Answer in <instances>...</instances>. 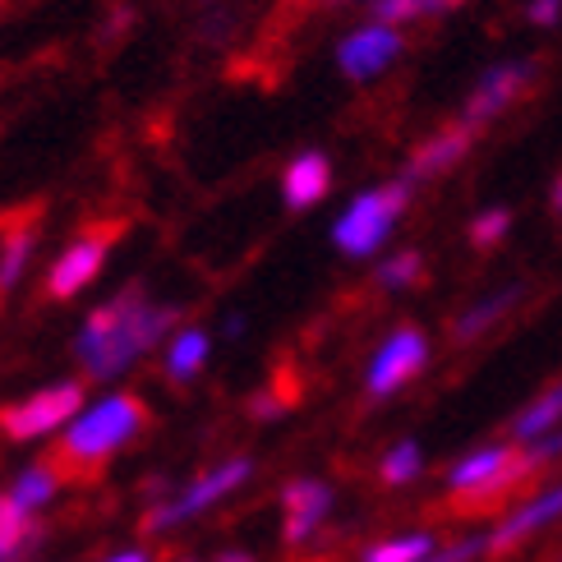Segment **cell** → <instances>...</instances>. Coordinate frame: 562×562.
<instances>
[{"instance_id": "cell-1", "label": "cell", "mask_w": 562, "mask_h": 562, "mask_svg": "<svg viewBox=\"0 0 562 562\" xmlns=\"http://www.w3.org/2000/svg\"><path fill=\"white\" fill-rule=\"evenodd\" d=\"M176 327H184L180 304H157L144 286H125L88 310L75 333V356L92 383H121L138 360L176 337Z\"/></svg>"}, {"instance_id": "cell-2", "label": "cell", "mask_w": 562, "mask_h": 562, "mask_svg": "<svg viewBox=\"0 0 562 562\" xmlns=\"http://www.w3.org/2000/svg\"><path fill=\"white\" fill-rule=\"evenodd\" d=\"M148 429V406L134 392H106L88 402L60 429V461L69 465H102L106 457L125 452L130 442Z\"/></svg>"}, {"instance_id": "cell-3", "label": "cell", "mask_w": 562, "mask_h": 562, "mask_svg": "<svg viewBox=\"0 0 562 562\" xmlns=\"http://www.w3.org/2000/svg\"><path fill=\"white\" fill-rule=\"evenodd\" d=\"M411 190L415 184L406 176L387 180V184H373V190H360L341 207V217L333 222V245L346 254V259H373V254L387 245L396 222L406 217Z\"/></svg>"}, {"instance_id": "cell-4", "label": "cell", "mask_w": 562, "mask_h": 562, "mask_svg": "<svg viewBox=\"0 0 562 562\" xmlns=\"http://www.w3.org/2000/svg\"><path fill=\"white\" fill-rule=\"evenodd\" d=\"M530 475L526 457L512 448V442H480V448L461 452L442 484H448V494L471 503V507H484V503H498L512 484H521Z\"/></svg>"}, {"instance_id": "cell-5", "label": "cell", "mask_w": 562, "mask_h": 562, "mask_svg": "<svg viewBox=\"0 0 562 562\" xmlns=\"http://www.w3.org/2000/svg\"><path fill=\"white\" fill-rule=\"evenodd\" d=\"M254 480V461L249 457H226L222 465H213V471H203L199 480L190 484H180L176 494L167 498H157L148 507V517H144V530H176L184 521H194L203 517V512H213L217 503H226L231 494H240V488Z\"/></svg>"}, {"instance_id": "cell-6", "label": "cell", "mask_w": 562, "mask_h": 562, "mask_svg": "<svg viewBox=\"0 0 562 562\" xmlns=\"http://www.w3.org/2000/svg\"><path fill=\"white\" fill-rule=\"evenodd\" d=\"M83 383H52L23 402L0 411V429L14 442H33V438H46V434H60L69 419L83 411Z\"/></svg>"}, {"instance_id": "cell-7", "label": "cell", "mask_w": 562, "mask_h": 562, "mask_svg": "<svg viewBox=\"0 0 562 562\" xmlns=\"http://www.w3.org/2000/svg\"><path fill=\"white\" fill-rule=\"evenodd\" d=\"M425 364H429V337L411 323L396 327V333H387L379 341L373 360L364 364V392L373 402H387V396H396L411 379H419Z\"/></svg>"}, {"instance_id": "cell-8", "label": "cell", "mask_w": 562, "mask_h": 562, "mask_svg": "<svg viewBox=\"0 0 562 562\" xmlns=\"http://www.w3.org/2000/svg\"><path fill=\"white\" fill-rule=\"evenodd\" d=\"M402 56V33L392 29V23H364V29H356L341 46H337V65H341V75L346 79H379L383 69Z\"/></svg>"}, {"instance_id": "cell-9", "label": "cell", "mask_w": 562, "mask_h": 562, "mask_svg": "<svg viewBox=\"0 0 562 562\" xmlns=\"http://www.w3.org/2000/svg\"><path fill=\"white\" fill-rule=\"evenodd\" d=\"M337 507V494L327 480H291L286 488H281V512H286V526H281V535H286V544H304L314 540V535L323 530V521L333 517Z\"/></svg>"}, {"instance_id": "cell-10", "label": "cell", "mask_w": 562, "mask_h": 562, "mask_svg": "<svg viewBox=\"0 0 562 562\" xmlns=\"http://www.w3.org/2000/svg\"><path fill=\"white\" fill-rule=\"evenodd\" d=\"M111 254V236H79L60 259L46 272V295L52 300H79V291H88L92 281L102 277Z\"/></svg>"}, {"instance_id": "cell-11", "label": "cell", "mask_w": 562, "mask_h": 562, "mask_svg": "<svg viewBox=\"0 0 562 562\" xmlns=\"http://www.w3.org/2000/svg\"><path fill=\"white\" fill-rule=\"evenodd\" d=\"M530 75L535 69L530 65H517V60H507V65H494L488 75L475 83V92L465 98V111H461V125L465 130H480V125H488L494 115H503L512 102L526 92V83H530Z\"/></svg>"}, {"instance_id": "cell-12", "label": "cell", "mask_w": 562, "mask_h": 562, "mask_svg": "<svg viewBox=\"0 0 562 562\" xmlns=\"http://www.w3.org/2000/svg\"><path fill=\"white\" fill-rule=\"evenodd\" d=\"M553 521H562V480H558V484H544L540 494H530L521 507H512L507 517L494 526V535H488V553L517 549L521 540H530V535L549 530Z\"/></svg>"}, {"instance_id": "cell-13", "label": "cell", "mask_w": 562, "mask_h": 562, "mask_svg": "<svg viewBox=\"0 0 562 562\" xmlns=\"http://www.w3.org/2000/svg\"><path fill=\"white\" fill-rule=\"evenodd\" d=\"M521 300H526V286H521V281H507V286L480 295L475 304H465V310L457 314V323H452V341H457V346L480 341L484 333H494V327H498L512 310H517Z\"/></svg>"}, {"instance_id": "cell-14", "label": "cell", "mask_w": 562, "mask_h": 562, "mask_svg": "<svg viewBox=\"0 0 562 562\" xmlns=\"http://www.w3.org/2000/svg\"><path fill=\"white\" fill-rule=\"evenodd\" d=\"M327 190H333V161H327L323 153H300L286 176H281V199H286V207H318L327 199Z\"/></svg>"}, {"instance_id": "cell-15", "label": "cell", "mask_w": 562, "mask_h": 562, "mask_svg": "<svg viewBox=\"0 0 562 562\" xmlns=\"http://www.w3.org/2000/svg\"><path fill=\"white\" fill-rule=\"evenodd\" d=\"M207 356H213V337L203 327H176V337L161 346V369H167V379L176 387H190L203 373Z\"/></svg>"}, {"instance_id": "cell-16", "label": "cell", "mask_w": 562, "mask_h": 562, "mask_svg": "<svg viewBox=\"0 0 562 562\" xmlns=\"http://www.w3.org/2000/svg\"><path fill=\"white\" fill-rule=\"evenodd\" d=\"M471 138H475V130H465V125H452V130L434 134L429 144H419V148H415L406 180L415 184V180H434V176H442V171H452L457 161L465 157V148H471Z\"/></svg>"}, {"instance_id": "cell-17", "label": "cell", "mask_w": 562, "mask_h": 562, "mask_svg": "<svg viewBox=\"0 0 562 562\" xmlns=\"http://www.w3.org/2000/svg\"><path fill=\"white\" fill-rule=\"evenodd\" d=\"M512 442L517 448H535L540 438H549L553 429H562V383L544 387L540 396H530V402L512 415Z\"/></svg>"}, {"instance_id": "cell-18", "label": "cell", "mask_w": 562, "mask_h": 562, "mask_svg": "<svg viewBox=\"0 0 562 562\" xmlns=\"http://www.w3.org/2000/svg\"><path fill=\"white\" fill-rule=\"evenodd\" d=\"M5 494L23 507V512H37L42 507H52L56 503V494H60V475H56V465H23V471L10 480V488Z\"/></svg>"}, {"instance_id": "cell-19", "label": "cell", "mask_w": 562, "mask_h": 562, "mask_svg": "<svg viewBox=\"0 0 562 562\" xmlns=\"http://www.w3.org/2000/svg\"><path fill=\"white\" fill-rule=\"evenodd\" d=\"M37 540V517L23 512L10 494H0V562H19Z\"/></svg>"}, {"instance_id": "cell-20", "label": "cell", "mask_w": 562, "mask_h": 562, "mask_svg": "<svg viewBox=\"0 0 562 562\" xmlns=\"http://www.w3.org/2000/svg\"><path fill=\"white\" fill-rule=\"evenodd\" d=\"M438 553V540L429 530H415V535H396V540H379L369 544L360 562H425Z\"/></svg>"}, {"instance_id": "cell-21", "label": "cell", "mask_w": 562, "mask_h": 562, "mask_svg": "<svg viewBox=\"0 0 562 562\" xmlns=\"http://www.w3.org/2000/svg\"><path fill=\"white\" fill-rule=\"evenodd\" d=\"M33 254H37V236L33 231H10L0 240V291H14L23 272L33 268Z\"/></svg>"}, {"instance_id": "cell-22", "label": "cell", "mask_w": 562, "mask_h": 562, "mask_svg": "<svg viewBox=\"0 0 562 562\" xmlns=\"http://www.w3.org/2000/svg\"><path fill=\"white\" fill-rule=\"evenodd\" d=\"M419 471H425V448H419L415 438L392 442L387 457L379 461V480H383V484H392V488H402V484L419 480Z\"/></svg>"}, {"instance_id": "cell-23", "label": "cell", "mask_w": 562, "mask_h": 562, "mask_svg": "<svg viewBox=\"0 0 562 562\" xmlns=\"http://www.w3.org/2000/svg\"><path fill=\"white\" fill-rule=\"evenodd\" d=\"M419 272H425V254L419 249H396L387 259L373 268V281H379V291H411Z\"/></svg>"}, {"instance_id": "cell-24", "label": "cell", "mask_w": 562, "mask_h": 562, "mask_svg": "<svg viewBox=\"0 0 562 562\" xmlns=\"http://www.w3.org/2000/svg\"><path fill=\"white\" fill-rule=\"evenodd\" d=\"M461 5V0H373V14H379V23H411V19H429V14H442Z\"/></svg>"}, {"instance_id": "cell-25", "label": "cell", "mask_w": 562, "mask_h": 562, "mask_svg": "<svg viewBox=\"0 0 562 562\" xmlns=\"http://www.w3.org/2000/svg\"><path fill=\"white\" fill-rule=\"evenodd\" d=\"M507 231H512V213H507V207H484V213L471 222V245L475 249H494V245H503Z\"/></svg>"}, {"instance_id": "cell-26", "label": "cell", "mask_w": 562, "mask_h": 562, "mask_svg": "<svg viewBox=\"0 0 562 562\" xmlns=\"http://www.w3.org/2000/svg\"><path fill=\"white\" fill-rule=\"evenodd\" d=\"M480 553H488V535H461V540L438 544V553L425 562H475Z\"/></svg>"}, {"instance_id": "cell-27", "label": "cell", "mask_w": 562, "mask_h": 562, "mask_svg": "<svg viewBox=\"0 0 562 562\" xmlns=\"http://www.w3.org/2000/svg\"><path fill=\"white\" fill-rule=\"evenodd\" d=\"M562 457V429H553L549 438H540L535 448H526V465L530 471H544V465H553Z\"/></svg>"}, {"instance_id": "cell-28", "label": "cell", "mask_w": 562, "mask_h": 562, "mask_svg": "<svg viewBox=\"0 0 562 562\" xmlns=\"http://www.w3.org/2000/svg\"><path fill=\"white\" fill-rule=\"evenodd\" d=\"M558 14H562V0H535V5H530L535 23H558Z\"/></svg>"}, {"instance_id": "cell-29", "label": "cell", "mask_w": 562, "mask_h": 562, "mask_svg": "<svg viewBox=\"0 0 562 562\" xmlns=\"http://www.w3.org/2000/svg\"><path fill=\"white\" fill-rule=\"evenodd\" d=\"M222 333H226L231 341H240V337L249 333V318H245V314H226V323H222Z\"/></svg>"}, {"instance_id": "cell-30", "label": "cell", "mask_w": 562, "mask_h": 562, "mask_svg": "<svg viewBox=\"0 0 562 562\" xmlns=\"http://www.w3.org/2000/svg\"><path fill=\"white\" fill-rule=\"evenodd\" d=\"M102 562H153L144 549H121V553H111V558H102Z\"/></svg>"}, {"instance_id": "cell-31", "label": "cell", "mask_w": 562, "mask_h": 562, "mask_svg": "<svg viewBox=\"0 0 562 562\" xmlns=\"http://www.w3.org/2000/svg\"><path fill=\"white\" fill-rule=\"evenodd\" d=\"M217 562H259V558H254V553H245V549H226Z\"/></svg>"}, {"instance_id": "cell-32", "label": "cell", "mask_w": 562, "mask_h": 562, "mask_svg": "<svg viewBox=\"0 0 562 562\" xmlns=\"http://www.w3.org/2000/svg\"><path fill=\"white\" fill-rule=\"evenodd\" d=\"M553 213L562 217V176H558V184H553Z\"/></svg>"}, {"instance_id": "cell-33", "label": "cell", "mask_w": 562, "mask_h": 562, "mask_svg": "<svg viewBox=\"0 0 562 562\" xmlns=\"http://www.w3.org/2000/svg\"><path fill=\"white\" fill-rule=\"evenodd\" d=\"M180 562H194V558H180Z\"/></svg>"}]
</instances>
